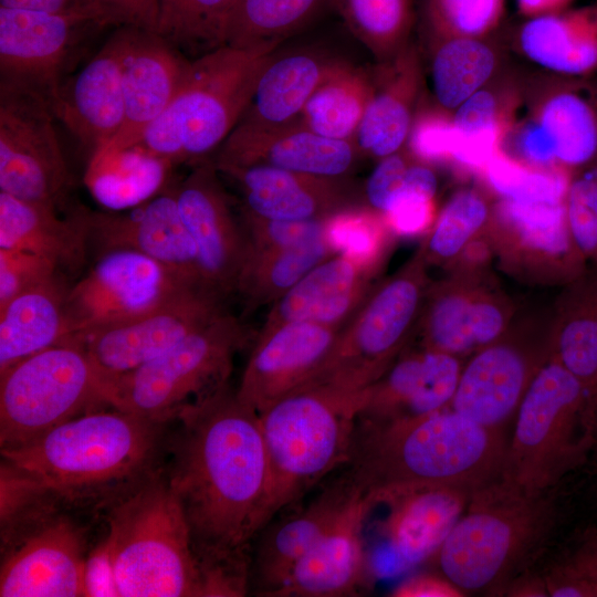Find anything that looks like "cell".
Returning a JSON list of instances; mask_svg holds the SVG:
<instances>
[{"label":"cell","instance_id":"6da1fadb","mask_svg":"<svg viewBox=\"0 0 597 597\" xmlns=\"http://www.w3.org/2000/svg\"><path fill=\"white\" fill-rule=\"evenodd\" d=\"M177 423L165 472L210 596H243L268 476L259 413L228 384Z\"/></svg>","mask_w":597,"mask_h":597},{"label":"cell","instance_id":"7a4b0ae2","mask_svg":"<svg viewBox=\"0 0 597 597\" xmlns=\"http://www.w3.org/2000/svg\"><path fill=\"white\" fill-rule=\"evenodd\" d=\"M166 426L114 407L96 409L1 449V458L59 503L114 504L161 470Z\"/></svg>","mask_w":597,"mask_h":597},{"label":"cell","instance_id":"3957f363","mask_svg":"<svg viewBox=\"0 0 597 597\" xmlns=\"http://www.w3.org/2000/svg\"><path fill=\"white\" fill-rule=\"evenodd\" d=\"M500 429L450 408L391 422L357 420L345 468L371 500L423 485L476 490L502 475L507 443Z\"/></svg>","mask_w":597,"mask_h":597},{"label":"cell","instance_id":"277c9868","mask_svg":"<svg viewBox=\"0 0 597 597\" xmlns=\"http://www.w3.org/2000/svg\"><path fill=\"white\" fill-rule=\"evenodd\" d=\"M368 388L311 380L259 412L268 463L259 533L346 467Z\"/></svg>","mask_w":597,"mask_h":597},{"label":"cell","instance_id":"5b68a950","mask_svg":"<svg viewBox=\"0 0 597 597\" xmlns=\"http://www.w3.org/2000/svg\"><path fill=\"white\" fill-rule=\"evenodd\" d=\"M114 504L107 536L119 597H210L207 574L165 471Z\"/></svg>","mask_w":597,"mask_h":597},{"label":"cell","instance_id":"8992f818","mask_svg":"<svg viewBox=\"0 0 597 597\" xmlns=\"http://www.w3.org/2000/svg\"><path fill=\"white\" fill-rule=\"evenodd\" d=\"M279 45L226 44L191 59L169 106L136 145L174 165L207 159L240 121L262 69Z\"/></svg>","mask_w":597,"mask_h":597},{"label":"cell","instance_id":"52a82bcc","mask_svg":"<svg viewBox=\"0 0 597 597\" xmlns=\"http://www.w3.org/2000/svg\"><path fill=\"white\" fill-rule=\"evenodd\" d=\"M499 478L476 489L432 556L438 573L462 595L494 591L515 580L548 524L540 498Z\"/></svg>","mask_w":597,"mask_h":597},{"label":"cell","instance_id":"ba28073f","mask_svg":"<svg viewBox=\"0 0 597 597\" xmlns=\"http://www.w3.org/2000/svg\"><path fill=\"white\" fill-rule=\"evenodd\" d=\"M243 324L224 311L170 349L106 388L109 407L169 425L228 385Z\"/></svg>","mask_w":597,"mask_h":597},{"label":"cell","instance_id":"9c48e42d","mask_svg":"<svg viewBox=\"0 0 597 597\" xmlns=\"http://www.w3.org/2000/svg\"><path fill=\"white\" fill-rule=\"evenodd\" d=\"M108 406L106 386L82 343L69 339L0 373V447L28 443Z\"/></svg>","mask_w":597,"mask_h":597},{"label":"cell","instance_id":"30bf717a","mask_svg":"<svg viewBox=\"0 0 597 597\" xmlns=\"http://www.w3.org/2000/svg\"><path fill=\"white\" fill-rule=\"evenodd\" d=\"M593 392L553 355L533 377L515 413L501 478L544 493L575 454V423L591 406Z\"/></svg>","mask_w":597,"mask_h":597},{"label":"cell","instance_id":"8fae6325","mask_svg":"<svg viewBox=\"0 0 597 597\" xmlns=\"http://www.w3.org/2000/svg\"><path fill=\"white\" fill-rule=\"evenodd\" d=\"M423 263L417 255L367 295L342 327L327 360L312 380L366 389L381 376L401 352L422 307Z\"/></svg>","mask_w":597,"mask_h":597},{"label":"cell","instance_id":"7c38bea8","mask_svg":"<svg viewBox=\"0 0 597 597\" xmlns=\"http://www.w3.org/2000/svg\"><path fill=\"white\" fill-rule=\"evenodd\" d=\"M107 24L82 17L0 7V91L27 94L53 112L87 40Z\"/></svg>","mask_w":597,"mask_h":597},{"label":"cell","instance_id":"4fadbf2b","mask_svg":"<svg viewBox=\"0 0 597 597\" xmlns=\"http://www.w3.org/2000/svg\"><path fill=\"white\" fill-rule=\"evenodd\" d=\"M101 254L67 291L65 310L71 339L135 320L189 289L201 287L135 250L116 248Z\"/></svg>","mask_w":597,"mask_h":597},{"label":"cell","instance_id":"5bb4252c","mask_svg":"<svg viewBox=\"0 0 597 597\" xmlns=\"http://www.w3.org/2000/svg\"><path fill=\"white\" fill-rule=\"evenodd\" d=\"M54 119L44 102L0 91V191L57 210L72 180Z\"/></svg>","mask_w":597,"mask_h":597},{"label":"cell","instance_id":"9a60e30c","mask_svg":"<svg viewBox=\"0 0 597 597\" xmlns=\"http://www.w3.org/2000/svg\"><path fill=\"white\" fill-rule=\"evenodd\" d=\"M224 300L203 287L189 289L135 320L92 332L77 338L106 388L157 358L226 308Z\"/></svg>","mask_w":597,"mask_h":597},{"label":"cell","instance_id":"2e32d148","mask_svg":"<svg viewBox=\"0 0 597 597\" xmlns=\"http://www.w3.org/2000/svg\"><path fill=\"white\" fill-rule=\"evenodd\" d=\"M220 177L214 161L203 159L175 184V191L181 219L197 250L201 283L226 300L238 292L248 239Z\"/></svg>","mask_w":597,"mask_h":597},{"label":"cell","instance_id":"e0dca14e","mask_svg":"<svg viewBox=\"0 0 597 597\" xmlns=\"http://www.w3.org/2000/svg\"><path fill=\"white\" fill-rule=\"evenodd\" d=\"M360 494L344 467L339 474L325 480L306 504L300 503L268 523L258 534L251 556L250 586L256 595L272 597L298 561L327 535Z\"/></svg>","mask_w":597,"mask_h":597},{"label":"cell","instance_id":"ac0fdd59","mask_svg":"<svg viewBox=\"0 0 597 597\" xmlns=\"http://www.w3.org/2000/svg\"><path fill=\"white\" fill-rule=\"evenodd\" d=\"M2 552L1 597L85 596V540L66 516L48 517Z\"/></svg>","mask_w":597,"mask_h":597},{"label":"cell","instance_id":"d6986e66","mask_svg":"<svg viewBox=\"0 0 597 597\" xmlns=\"http://www.w3.org/2000/svg\"><path fill=\"white\" fill-rule=\"evenodd\" d=\"M490 226L503 260L519 271L569 284L587 269L572 239L565 202L500 198Z\"/></svg>","mask_w":597,"mask_h":597},{"label":"cell","instance_id":"ffe728a7","mask_svg":"<svg viewBox=\"0 0 597 597\" xmlns=\"http://www.w3.org/2000/svg\"><path fill=\"white\" fill-rule=\"evenodd\" d=\"M341 329L311 322L261 328L235 389L238 397L259 413L308 383L327 360Z\"/></svg>","mask_w":597,"mask_h":597},{"label":"cell","instance_id":"44dd1931","mask_svg":"<svg viewBox=\"0 0 597 597\" xmlns=\"http://www.w3.org/2000/svg\"><path fill=\"white\" fill-rule=\"evenodd\" d=\"M85 216L90 242L102 251L116 248L138 251L160 262L186 282L203 287L197 250L181 219L175 184L132 209L85 210Z\"/></svg>","mask_w":597,"mask_h":597},{"label":"cell","instance_id":"7402d4cb","mask_svg":"<svg viewBox=\"0 0 597 597\" xmlns=\"http://www.w3.org/2000/svg\"><path fill=\"white\" fill-rule=\"evenodd\" d=\"M130 27L112 33L101 50L62 86L54 116L91 155L109 143L124 122L123 60Z\"/></svg>","mask_w":597,"mask_h":597},{"label":"cell","instance_id":"603a6c76","mask_svg":"<svg viewBox=\"0 0 597 597\" xmlns=\"http://www.w3.org/2000/svg\"><path fill=\"white\" fill-rule=\"evenodd\" d=\"M523 117L551 144L556 164L575 174L597 164V85L587 77L524 81Z\"/></svg>","mask_w":597,"mask_h":597},{"label":"cell","instance_id":"cb8c5ba5","mask_svg":"<svg viewBox=\"0 0 597 597\" xmlns=\"http://www.w3.org/2000/svg\"><path fill=\"white\" fill-rule=\"evenodd\" d=\"M373 507L371 499L360 494L272 597H345L367 590L375 575L364 528Z\"/></svg>","mask_w":597,"mask_h":597},{"label":"cell","instance_id":"d4e9b609","mask_svg":"<svg viewBox=\"0 0 597 597\" xmlns=\"http://www.w3.org/2000/svg\"><path fill=\"white\" fill-rule=\"evenodd\" d=\"M189 63L156 32L130 27L123 60L124 122L117 135L95 151L136 145L169 106Z\"/></svg>","mask_w":597,"mask_h":597},{"label":"cell","instance_id":"484cf974","mask_svg":"<svg viewBox=\"0 0 597 597\" xmlns=\"http://www.w3.org/2000/svg\"><path fill=\"white\" fill-rule=\"evenodd\" d=\"M545 362L504 333L475 352L462 368L449 408L483 427L501 428L515 416L530 383Z\"/></svg>","mask_w":597,"mask_h":597},{"label":"cell","instance_id":"4316f807","mask_svg":"<svg viewBox=\"0 0 597 597\" xmlns=\"http://www.w3.org/2000/svg\"><path fill=\"white\" fill-rule=\"evenodd\" d=\"M475 490L454 485H423L381 494L374 506L387 509L378 532L406 569L430 561L460 520Z\"/></svg>","mask_w":597,"mask_h":597},{"label":"cell","instance_id":"83f0119b","mask_svg":"<svg viewBox=\"0 0 597 597\" xmlns=\"http://www.w3.org/2000/svg\"><path fill=\"white\" fill-rule=\"evenodd\" d=\"M462 367L457 356L423 348L398 356L374 381L357 420L391 422L449 407Z\"/></svg>","mask_w":597,"mask_h":597},{"label":"cell","instance_id":"f1b7e54d","mask_svg":"<svg viewBox=\"0 0 597 597\" xmlns=\"http://www.w3.org/2000/svg\"><path fill=\"white\" fill-rule=\"evenodd\" d=\"M358 154L354 140L323 136L298 118L266 132L232 130L221 145L214 164H265L303 175L337 179L350 170Z\"/></svg>","mask_w":597,"mask_h":597},{"label":"cell","instance_id":"f546056e","mask_svg":"<svg viewBox=\"0 0 597 597\" xmlns=\"http://www.w3.org/2000/svg\"><path fill=\"white\" fill-rule=\"evenodd\" d=\"M216 167L238 188L245 216L268 220L326 219L347 208L345 191L336 179L265 164Z\"/></svg>","mask_w":597,"mask_h":597},{"label":"cell","instance_id":"4dcf8cb0","mask_svg":"<svg viewBox=\"0 0 597 597\" xmlns=\"http://www.w3.org/2000/svg\"><path fill=\"white\" fill-rule=\"evenodd\" d=\"M479 283L453 280L433 292L423 315V348L458 357L478 352L505 333L510 307Z\"/></svg>","mask_w":597,"mask_h":597},{"label":"cell","instance_id":"1f68e13d","mask_svg":"<svg viewBox=\"0 0 597 597\" xmlns=\"http://www.w3.org/2000/svg\"><path fill=\"white\" fill-rule=\"evenodd\" d=\"M373 91L354 142L358 153L381 159L402 149L422 86L420 55L412 42L377 64Z\"/></svg>","mask_w":597,"mask_h":597},{"label":"cell","instance_id":"d6a6232c","mask_svg":"<svg viewBox=\"0 0 597 597\" xmlns=\"http://www.w3.org/2000/svg\"><path fill=\"white\" fill-rule=\"evenodd\" d=\"M374 273L345 255H331L271 305L262 328L290 322L343 327L367 297Z\"/></svg>","mask_w":597,"mask_h":597},{"label":"cell","instance_id":"836d02e7","mask_svg":"<svg viewBox=\"0 0 597 597\" xmlns=\"http://www.w3.org/2000/svg\"><path fill=\"white\" fill-rule=\"evenodd\" d=\"M88 243L85 209L61 218L54 208L0 191V249L30 252L59 270L75 271L84 263Z\"/></svg>","mask_w":597,"mask_h":597},{"label":"cell","instance_id":"e575fe53","mask_svg":"<svg viewBox=\"0 0 597 597\" xmlns=\"http://www.w3.org/2000/svg\"><path fill=\"white\" fill-rule=\"evenodd\" d=\"M332 61L314 51H275L262 69L233 130L260 133L297 121Z\"/></svg>","mask_w":597,"mask_h":597},{"label":"cell","instance_id":"d590c367","mask_svg":"<svg viewBox=\"0 0 597 597\" xmlns=\"http://www.w3.org/2000/svg\"><path fill=\"white\" fill-rule=\"evenodd\" d=\"M516 44L552 74L588 77L597 71V7L531 18L519 29Z\"/></svg>","mask_w":597,"mask_h":597},{"label":"cell","instance_id":"8d00e7d4","mask_svg":"<svg viewBox=\"0 0 597 597\" xmlns=\"http://www.w3.org/2000/svg\"><path fill=\"white\" fill-rule=\"evenodd\" d=\"M67 291L56 274L0 306V373L71 339L65 310Z\"/></svg>","mask_w":597,"mask_h":597},{"label":"cell","instance_id":"74e56055","mask_svg":"<svg viewBox=\"0 0 597 597\" xmlns=\"http://www.w3.org/2000/svg\"><path fill=\"white\" fill-rule=\"evenodd\" d=\"M175 165L140 145L91 155L84 182L109 211H124L154 198L169 184Z\"/></svg>","mask_w":597,"mask_h":597},{"label":"cell","instance_id":"f35d334b","mask_svg":"<svg viewBox=\"0 0 597 597\" xmlns=\"http://www.w3.org/2000/svg\"><path fill=\"white\" fill-rule=\"evenodd\" d=\"M431 39L430 77L436 105L453 113L500 74L501 50L489 36Z\"/></svg>","mask_w":597,"mask_h":597},{"label":"cell","instance_id":"ab89813d","mask_svg":"<svg viewBox=\"0 0 597 597\" xmlns=\"http://www.w3.org/2000/svg\"><path fill=\"white\" fill-rule=\"evenodd\" d=\"M551 335L552 355L589 390L597 389V264L567 284Z\"/></svg>","mask_w":597,"mask_h":597},{"label":"cell","instance_id":"60d3db41","mask_svg":"<svg viewBox=\"0 0 597 597\" xmlns=\"http://www.w3.org/2000/svg\"><path fill=\"white\" fill-rule=\"evenodd\" d=\"M371 91L370 73L345 61L333 60L300 118L317 134L354 140Z\"/></svg>","mask_w":597,"mask_h":597},{"label":"cell","instance_id":"b9f144b4","mask_svg":"<svg viewBox=\"0 0 597 597\" xmlns=\"http://www.w3.org/2000/svg\"><path fill=\"white\" fill-rule=\"evenodd\" d=\"M331 255L333 251L324 235L290 248L248 249L238 293L251 308L273 304Z\"/></svg>","mask_w":597,"mask_h":597},{"label":"cell","instance_id":"7bdbcfd3","mask_svg":"<svg viewBox=\"0 0 597 597\" xmlns=\"http://www.w3.org/2000/svg\"><path fill=\"white\" fill-rule=\"evenodd\" d=\"M354 36L386 62L410 43L413 0H331Z\"/></svg>","mask_w":597,"mask_h":597},{"label":"cell","instance_id":"ee69618b","mask_svg":"<svg viewBox=\"0 0 597 597\" xmlns=\"http://www.w3.org/2000/svg\"><path fill=\"white\" fill-rule=\"evenodd\" d=\"M234 0H159L156 33L197 57L226 45Z\"/></svg>","mask_w":597,"mask_h":597},{"label":"cell","instance_id":"f6af8a7d","mask_svg":"<svg viewBox=\"0 0 597 597\" xmlns=\"http://www.w3.org/2000/svg\"><path fill=\"white\" fill-rule=\"evenodd\" d=\"M323 0H234L226 44L281 43L304 27Z\"/></svg>","mask_w":597,"mask_h":597},{"label":"cell","instance_id":"bcb514c9","mask_svg":"<svg viewBox=\"0 0 597 597\" xmlns=\"http://www.w3.org/2000/svg\"><path fill=\"white\" fill-rule=\"evenodd\" d=\"M488 187L500 198L528 202H565L575 177L561 166L527 164L504 149L481 172Z\"/></svg>","mask_w":597,"mask_h":597},{"label":"cell","instance_id":"7dc6e473","mask_svg":"<svg viewBox=\"0 0 597 597\" xmlns=\"http://www.w3.org/2000/svg\"><path fill=\"white\" fill-rule=\"evenodd\" d=\"M493 207L476 189L457 191L446 203L431 228L422 259L448 262L490 224Z\"/></svg>","mask_w":597,"mask_h":597},{"label":"cell","instance_id":"c3c4849f","mask_svg":"<svg viewBox=\"0 0 597 597\" xmlns=\"http://www.w3.org/2000/svg\"><path fill=\"white\" fill-rule=\"evenodd\" d=\"M394 234L383 214L370 208H345L325 219L324 237L335 254L377 271Z\"/></svg>","mask_w":597,"mask_h":597},{"label":"cell","instance_id":"681fc988","mask_svg":"<svg viewBox=\"0 0 597 597\" xmlns=\"http://www.w3.org/2000/svg\"><path fill=\"white\" fill-rule=\"evenodd\" d=\"M438 180L429 165L410 163L401 187L383 213L394 234L413 237L431 229L437 219Z\"/></svg>","mask_w":597,"mask_h":597},{"label":"cell","instance_id":"f907efd6","mask_svg":"<svg viewBox=\"0 0 597 597\" xmlns=\"http://www.w3.org/2000/svg\"><path fill=\"white\" fill-rule=\"evenodd\" d=\"M505 0H428L426 19L433 38H485L500 24Z\"/></svg>","mask_w":597,"mask_h":597},{"label":"cell","instance_id":"816d5d0a","mask_svg":"<svg viewBox=\"0 0 597 597\" xmlns=\"http://www.w3.org/2000/svg\"><path fill=\"white\" fill-rule=\"evenodd\" d=\"M458 137L452 113L436 105L416 113L407 145L411 157L419 163L452 164Z\"/></svg>","mask_w":597,"mask_h":597},{"label":"cell","instance_id":"f5cc1de1","mask_svg":"<svg viewBox=\"0 0 597 597\" xmlns=\"http://www.w3.org/2000/svg\"><path fill=\"white\" fill-rule=\"evenodd\" d=\"M565 210L576 248L587 263L597 264V176L573 178Z\"/></svg>","mask_w":597,"mask_h":597},{"label":"cell","instance_id":"db71d44e","mask_svg":"<svg viewBox=\"0 0 597 597\" xmlns=\"http://www.w3.org/2000/svg\"><path fill=\"white\" fill-rule=\"evenodd\" d=\"M248 249L294 247L324 235L325 219L268 220L242 214Z\"/></svg>","mask_w":597,"mask_h":597},{"label":"cell","instance_id":"11a10c76","mask_svg":"<svg viewBox=\"0 0 597 597\" xmlns=\"http://www.w3.org/2000/svg\"><path fill=\"white\" fill-rule=\"evenodd\" d=\"M50 260L24 251L0 249V306L18 294L55 276Z\"/></svg>","mask_w":597,"mask_h":597},{"label":"cell","instance_id":"9f6ffc18","mask_svg":"<svg viewBox=\"0 0 597 597\" xmlns=\"http://www.w3.org/2000/svg\"><path fill=\"white\" fill-rule=\"evenodd\" d=\"M412 161L402 149L379 159L365 185V197L370 209L383 214L395 192L401 187Z\"/></svg>","mask_w":597,"mask_h":597},{"label":"cell","instance_id":"6f0895ef","mask_svg":"<svg viewBox=\"0 0 597 597\" xmlns=\"http://www.w3.org/2000/svg\"><path fill=\"white\" fill-rule=\"evenodd\" d=\"M85 597H119L114 569L112 543L106 535L86 556Z\"/></svg>","mask_w":597,"mask_h":597},{"label":"cell","instance_id":"680465c9","mask_svg":"<svg viewBox=\"0 0 597 597\" xmlns=\"http://www.w3.org/2000/svg\"><path fill=\"white\" fill-rule=\"evenodd\" d=\"M109 15L114 25H128L156 32L159 0H95Z\"/></svg>","mask_w":597,"mask_h":597},{"label":"cell","instance_id":"91938a15","mask_svg":"<svg viewBox=\"0 0 597 597\" xmlns=\"http://www.w3.org/2000/svg\"><path fill=\"white\" fill-rule=\"evenodd\" d=\"M0 7L90 18L108 27L114 25L107 12L95 0H0Z\"/></svg>","mask_w":597,"mask_h":597},{"label":"cell","instance_id":"94428289","mask_svg":"<svg viewBox=\"0 0 597 597\" xmlns=\"http://www.w3.org/2000/svg\"><path fill=\"white\" fill-rule=\"evenodd\" d=\"M396 597H458L463 596L439 573H422L410 576L394 588Z\"/></svg>","mask_w":597,"mask_h":597},{"label":"cell","instance_id":"6125c7cd","mask_svg":"<svg viewBox=\"0 0 597 597\" xmlns=\"http://www.w3.org/2000/svg\"><path fill=\"white\" fill-rule=\"evenodd\" d=\"M570 1L572 0H516L519 11L528 19L564 11Z\"/></svg>","mask_w":597,"mask_h":597},{"label":"cell","instance_id":"be15d7a7","mask_svg":"<svg viewBox=\"0 0 597 597\" xmlns=\"http://www.w3.org/2000/svg\"><path fill=\"white\" fill-rule=\"evenodd\" d=\"M590 578L597 583V558L587 557L583 559L582 566H579Z\"/></svg>","mask_w":597,"mask_h":597}]
</instances>
